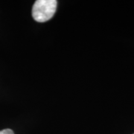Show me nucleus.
<instances>
[{"instance_id": "obj_1", "label": "nucleus", "mask_w": 134, "mask_h": 134, "mask_svg": "<svg viewBox=\"0 0 134 134\" xmlns=\"http://www.w3.org/2000/svg\"><path fill=\"white\" fill-rule=\"evenodd\" d=\"M57 5L56 0H37L32 8V16L39 23L46 22L55 14Z\"/></svg>"}, {"instance_id": "obj_2", "label": "nucleus", "mask_w": 134, "mask_h": 134, "mask_svg": "<svg viewBox=\"0 0 134 134\" xmlns=\"http://www.w3.org/2000/svg\"><path fill=\"white\" fill-rule=\"evenodd\" d=\"M0 134H14V131L10 129H5L0 130Z\"/></svg>"}]
</instances>
